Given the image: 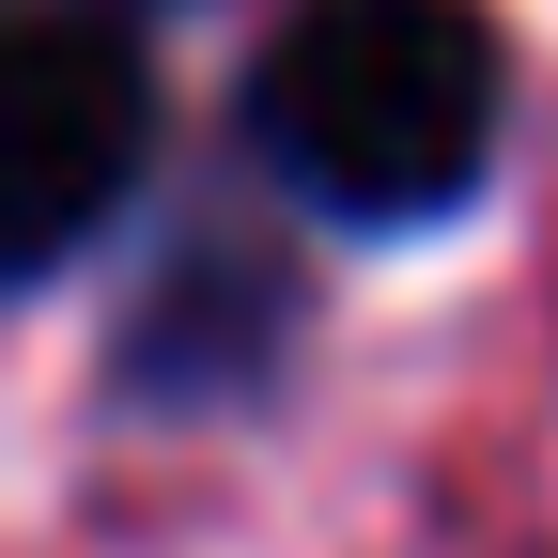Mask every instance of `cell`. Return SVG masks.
I'll use <instances>...</instances> for the list:
<instances>
[{"mask_svg": "<svg viewBox=\"0 0 558 558\" xmlns=\"http://www.w3.org/2000/svg\"><path fill=\"white\" fill-rule=\"evenodd\" d=\"M497 94L481 0H295L248 78V140L295 202L403 233L497 171Z\"/></svg>", "mask_w": 558, "mask_h": 558, "instance_id": "1", "label": "cell"}, {"mask_svg": "<svg viewBox=\"0 0 558 558\" xmlns=\"http://www.w3.org/2000/svg\"><path fill=\"white\" fill-rule=\"evenodd\" d=\"M140 156H156V78L109 16H0V295L78 264Z\"/></svg>", "mask_w": 558, "mask_h": 558, "instance_id": "2", "label": "cell"}]
</instances>
